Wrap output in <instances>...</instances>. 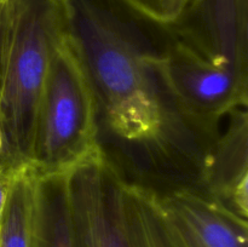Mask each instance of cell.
<instances>
[{
    "instance_id": "obj_9",
    "label": "cell",
    "mask_w": 248,
    "mask_h": 247,
    "mask_svg": "<svg viewBox=\"0 0 248 247\" xmlns=\"http://www.w3.org/2000/svg\"><path fill=\"white\" fill-rule=\"evenodd\" d=\"M68 174L36 177L31 247H75Z\"/></svg>"
},
{
    "instance_id": "obj_12",
    "label": "cell",
    "mask_w": 248,
    "mask_h": 247,
    "mask_svg": "<svg viewBox=\"0 0 248 247\" xmlns=\"http://www.w3.org/2000/svg\"><path fill=\"white\" fill-rule=\"evenodd\" d=\"M137 14L160 27L173 26L190 0H125Z\"/></svg>"
},
{
    "instance_id": "obj_14",
    "label": "cell",
    "mask_w": 248,
    "mask_h": 247,
    "mask_svg": "<svg viewBox=\"0 0 248 247\" xmlns=\"http://www.w3.org/2000/svg\"><path fill=\"white\" fill-rule=\"evenodd\" d=\"M7 26H9V7H7L6 0L0 4V84H1L2 64H4L5 48H6Z\"/></svg>"
},
{
    "instance_id": "obj_3",
    "label": "cell",
    "mask_w": 248,
    "mask_h": 247,
    "mask_svg": "<svg viewBox=\"0 0 248 247\" xmlns=\"http://www.w3.org/2000/svg\"><path fill=\"white\" fill-rule=\"evenodd\" d=\"M99 136L96 97L65 31L39 104L29 167L36 177L70 173L103 154Z\"/></svg>"
},
{
    "instance_id": "obj_10",
    "label": "cell",
    "mask_w": 248,
    "mask_h": 247,
    "mask_svg": "<svg viewBox=\"0 0 248 247\" xmlns=\"http://www.w3.org/2000/svg\"><path fill=\"white\" fill-rule=\"evenodd\" d=\"M126 208L137 247H178L160 210L156 189L126 181Z\"/></svg>"
},
{
    "instance_id": "obj_4",
    "label": "cell",
    "mask_w": 248,
    "mask_h": 247,
    "mask_svg": "<svg viewBox=\"0 0 248 247\" xmlns=\"http://www.w3.org/2000/svg\"><path fill=\"white\" fill-rule=\"evenodd\" d=\"M155 67L172 107L186 127L211 144L219 124L248 103V73L217 64L178 40L167 28Z\"/></svg>"
},
{
    "instance_id": "obj_15",
    "label": "cell",
    "mask_w": 248,
    "mask_h": 247,
    "mask_svg": "<svg viewBox=\"0 0 248 247\" xmlns=\"http://www.w3.org/2000/svg\"><path fill=\"white\" fill-rule=\"evenodd\" d=\"M2 147V136H1V128H0V152H1Z\"/></svg>"
},
{
    "instance_id": "obj_7",
    "label": "cell",
    "mask_w": 248,
    "mask_h": 247,
    "mask_svg": "<svg viewBox=\"0 0 248 247\" xmlns=\"http://www.w3.org/2000/svg\"><path fill=\"white\" fill-rule=\"evenodd\" d=\"M157 199L178 247H248L246 218L194 184L157 191Z\"/></svg>"
},
{
    "instance_id": "obj_16",
    "label": "cell",
    "mask_w": 248,
    "mask_h": 247,
    "mask_svg": "<svg viewBox=\"0 0 248 247\" xmlns=\"http://www.w3.org/2000/svg\"><path fill=\"white\" fill-rule=\"evenodd\" d=\"M6 1V0H0V4H2V2H5Z\"/></svg>"
},
{
    "instance_id": "obj_6",
    "label": "cell",
    "mask_w": 248,
    "mask_h": 247,
    "mask_svg": "<svg viewBox=\"0 0 248 247\" xmlns=\"http://www.w3.org/2000/svg\"><path fill=\"white\" fill-rule=\"evenodd\" d=\"M169 29L211 62L248 73V0H190Z\"/></svg>"
},
{
    "instance_id": "obj_2",
    "label": "cell",
    "mask_w": 248,
    "mask_h": 247,
    "mask_svg": "<svg viewBox=\"0 0 248 247\" xmlns=\"http://www.w3.org/2000/svg\"><path fill=\"white\" fill-rule=\"evenodd\" d=\"M9 26L0 84V162L29 167L34 128L53 53L65 34L62 0H7Z\"/></svg>"
},
{
    "instance_id": "obj_1",
    "label": "cell",
    "mask_w": 248,
    "mask_h": 247,
    "mask_svg": "<svg viewBox=\"0 0 248 247\" xmlns=\"http://www.w3.org/2000/svg\"><path fill=\"white\" fill-rule=\"evenodd\" d=\"M65 31L98 106L99 123L124 143L166 148L169 132L186 128L167 97L148 44L157 24L125 0H62Z\"/></svg>"
},
{
    "instance_id": "obj_13",
    "label": "cell",
    "mask_w": 248,
    "mask_h": 247,
    "mask_svg": "<svg viewBox=\"0 0 248 247\" xmlns=\"http://www.w3.org/2000/svg\"><path fill=\"white\" fill-rule=\"evenodd\" d=\"M23 169H26V167H23ZM23 169L15 170L0 162V217H1L5 203H6L12 183Z\"/></svg>"
},
{
    "instance_id": "obj_5",
    "label": "cell",
    "mask_w": 248,
    "mask_h": 247,
    "mask_svg": "<svg viewBox=\"0 0 248 247\" xmlns=\"http://www.w3.org/2000/svg\"><path fill=\"white\" fill-rule=\"evenodd\" d=\"M126 181L107 152L68 174L75 247H137L128 224Z\"/></svg>"
},
{
    "instance_id": "obj_11",
    "label": "cell",
    "mask_w": 248,
    "mask_h": 247,
    "mask_svg": "<svg viewBox=\"0 0 248 247\" xmlns=\"http://www.w3.org/2000/svg\"><path fill=\"white\" fill-rule=\"evenodd\" d=\"M36 176L22 170L10 189L0 217V247H31Z\"/></svg>"
},
{
    "instance_id": "obj_8",
    "label": "cell",
    "mask_w": 248,
    "mask_h": 247,
    "mask_svg": "<svg viewBox=\"0 0 248 247\" xmlns=\"http://www.w3.org/2000/svg\"><path fill=\"white\" fill-rule=\"evenodd\" d=\"M206 150L198 170L199 189L248 219V114L240 107Z\"/></svg>"
}]
</instances>
